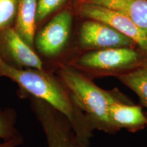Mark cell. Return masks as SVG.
Segmentation results:
<instances>
[{
    "label": "cell",
    "mask_w": 147,
    "mask_h": 147,
    "mask_svg": "<svg viewBox=\"0 0 147 147\" xmlns=\"http://www.w3.org/2000/svg\"><path fill=\"white\" fill-rule=\"evenodd\" d=\"M2 77L17 84V94L21 98L31 96L40 99L63 115L72 127L79 146H89L93 128L87 116L74 102L65 84L55 72L16 69L5 64L0 59V78Z\"/></svg>",
    "instance_id": "cell-1"
},
{
    "label": "cell",
    "mask_w": 147,
    "mask_h": 147,
    "mask_svg": "<svg viewBox=\"0 0 147 147\" xmlns=\"http://www.w3.org/2000/svg\"><path fill=\"white\" fill-rule=\"evenodd\" d=\"M16 110L11 108L0 110V139L3 141L23 138L16 127Z\"/></svg>",
    "instance_id": "cell-13"
},
{
    "label": "cell",
    "mask_w": 147,
    "mask_h": 147,
    "mask_svg": "<svg viewBox=\"0 0 147 147\" xmlns=\"http://www.w3.org/2000/svg\"><path fill=\"white\" fill-rule=\"evenodd\" d=\"M118 78L136 93L143 106L147 108V65L121 74Z\"/></svg>",
    "instance_id": "cell-12"
},
{
    "label": "cell",
    "mask_w": 147,
    "mask_h": 147,
    "mask_svg": "<svg viewBox=\"0 0 147 147\" xmlns=\"http://www.w3.org/2000/svg\"><path fill=\"white\" fill-rule=\"evenodd\" d=\"M0 59L16 69L49 71L34 48L27 45L14 28L0 32Z\"/></svg>",
    "instance_id": "cell-8"
},
{
    "label": "cell",
    "mask_w": 147,
    "mask_h": 147,
    "mask_svg": "<svg viewBox=\"0 0 147 147\" xmlns=\"http://www.w3.org/2000/svg\"><path fill=\"white\" fill-rule=\"evenodd\" d=\"M75 15L73 8H63L36 31L34 49L52 72L67 64L66 53L72 36Z\"/></svg>",
    "instance_id": "cell-3"
},
{
    "label": "cell",
    "mask_w": 147,
    "mask_h": 147,
    "mask_svg": "<svg viewBox=\"0 0 147 147\" xmlns=\"http://www.w3.org/2000/svg\"><path fill=\"white\" fill-rule=\"evenodd\" d=\"M140 61V55L132 47H115L80 53L67 65L90 78L104 73L124 72Z\"/></svg>",
    "instance_id": "cell-4"
},
{
    "label": "cell",
    "mask_w": 147,
    "mask_h": 147,
    "mask_svg": "<svg viewBox=\"0 0 147 147\" xmlns=\"http://www.w3.org/2000/svg\"><path fill=\"white\" fill-rule=\"evenodd\" d=\"M73 10L76 16L84 19L102 22L131 38L143 51L147 53V34L125 14L107 7L75 0Z\"/></svg>",
    "instance_id": "cell-6"
},
{
    "label": "cell",
    "mask_w": 147,
    "mask_h": 147,
    "mask_svg": "<svg viewBox=\"0 0 147 147\" xmlns=\"http://www.w3.org/2000/svg\"><path fill=\"white\" fill-rule=\"evenodd\" d=\"M76 44L84 51L115 47H133L131 38L102 22L85 19L78 30Z\"/></svg>",
    "instance_id": "cell-7"
},
{
    "label": "cell",
    "mask_w": 147,
    "mask_h": 147,
    "mask_svg": "<svg viewBox=\"0 0 147 147\" xmlns=\"http://www.w3.org/2000/svg\"><path fill=\"white\" fill-rule=\"evenodd\" d=\"M109 116L112 123L117 129L120 128L137 129L147 125V118L140 106L129 105L119 100L110 105Z\"/></svg>",
    "instance_id": "cell-10"
},
{
    "label": "cell",
    "mask_w": 147,
    "mask_h": 147,
    "mask_svg": "<svg viewBox=\"0 0 147 147\" xmlns=\"http://www.w3.org/2000/svg\"><path fill=\"white\" fill-rule=\"evenodd\" d=\"M123 14L147 34V0H79Z\"/></svg>",
    "instance_id": "cell-9"
},
{
    "label": "cell",
    "mask_w": 147,
    "mask_h": 147,
    "mask_svg": "<svg viewBox=\"0 0 147 147\" xmlns=\"http://www.w3.org/2000/svg\"><path fill=\"white\" fill-rule=\"evenodd\" d=\"M19 0H0V32L14 28Z\"/></svg>",
    "instance_id": "cell-15"
},
{
    "label": "cell",
    "mask_w": 147,
    "mask_h": 147,
    "mask_svg": "<svg viewBox=\"0 0 147 147\" xmlns=\"http://www.w3.org/2000/svg\"><path fill=\"white\" fill-rule=\"evenodd\" d=\"M23 138L14 139L11 140L3 141L0 143V147H17L23 144Z\"/></svg>",
    "instance_id": "cell-16"
},
{
    "label": "cell",
    "mask_w": 147,
    "mask_h": 147,
    "mask_svg": "<svg viewBox=\"0 0 147 147\" xmlns=\"http://www.w3.org/2000/svg\"><path fill=\"white\" fill-rule=\"evenodd\" d=\"M38 0H19L14 29L27 45L34 48L36 33Z\"/></svg>",
    "instance_id": "cell-11"
},
{
    "label": "cell",
    "mask_w": 147,
    "mask_h": 147,
    "mask_svg": "<svg viewBox=\"0 0 147 147\" xmlns=\"http://www.w3.org/2000/svg\"><path fill=\"white\" fill-rule=\"evenodd\" d=\"M27 100L45 134L48 147H80L65 116L40 99L29 97Z\"/></svg>",
    "instance_id": "cell-5"
},
{
    "label": "cell",
    "mask_w": 147,
    "mask_h": 147,
    "mask_svg": "<svg viewBox=\"0 0 147 147\" xmlns=\"http://www.w3.org/2000/svg\"><path fill=\"white\" fill-rule=\"evenodd\" d=\"M55 73L69 92L76 105L87 116L92 127L108 133L117 129L109 116L110 106L119 100L114 93L103 90L91 78L71 66H60Z\"/></svg>",
    "instance_id": "cell-2"
},
{
    "label": "cell",
    "mask_w": 147,
    "mask_h": 147,
    "mask_svg": "<svg viewBox=\"0 0 147 147\" xmlns=\"http://www.w3.org/2000/svg\"><path fill=\"white\" fill-rule=\"evenodd\" d=\"M68 0H38L36 31L57 13Z\"/></svg>",
    "instance_id": "cell-14"
}]
</instances>
